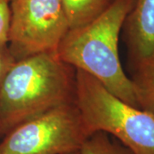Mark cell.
Wrapping results in <instances>:
<instances>
[{
	"instance_id": "obj_6",
	"label": "cell",
	"mask_w": 154,
	"mask_h": 154,
	"mask_svg": "<svg viewBox=\"0 0 154 154\" xmlns=\"http://www.w3.org/2000/svg\"><path fill=\"white\" fill-rule=\"evenodd\" d=\"M121 33L130 72L154 54V0H135Z\"/></svg>"
},
{
	"instance_id": "obj_11",
	"label": "cell",
	"mask_w": 154,
	"mask_h": 154,
	"mask_svg": "<svg viewBox=\"0 0 154 154\" xmlns=\"http://www.w3.org/2000/svg\"><path fill=\"white\" fill-rule=\"evenodd\" d=\"M16 62L8 46L0 47V85L3 82L8 70L11 69L12 64Z\"/></svg>"
},
{
	"instance_id": "obj_1",
	"label": "cell",
	"mask_w": 154,
	"mask_h": 154,
	"mask_svg": "<svg viewBox=\"0 0 154 154\" xmlns=\"http://www.w3.org/2000/svg\"><path fill=\"white\" fill-rule=\"evenodd\" d=\"M75 72L57 53L16 61L0 85V138L25 122L75 102Z\"/></svg>"
},
{
	"instance_id": "obj_8",
	"label": "cell",
	"mask_w": 154,
	"mask_h": 154,
	"mask_svg": "<svg viewBox=\"0 0 154 154\" xmlns=\"http://www.w3.org/2000/svg\"><path fill=\"white\" fill-rule=\"evenodd\" d=\"M115 0H62L69 29L88 24L102 15Z\"/></svg>"
},
{
	"instance_id": "obj_12",
	"label": "cell",
	"mask_w": 154,
	"mask_h": 154,
	"mask_svg": "<svg viewBox=\"0 0 154 154\" xmlns=\"http://www.w3.org/2000/svg\"><path fill=\"white\" fill-rule=\"evenodd\" d=\"M69 154H79V152H72V153H69Z\"/></svg>"
},
{
	"instance_id": "obj_3",
	"label": "cell",
	"mask_w": 154,
	"mask_h": 154,
	"mask_svg": "<svg viewBox=\"0 0 154 154\" xmlns=\"http://www.w3.org/2000/svg\"><path fill=\"white\" fill-rule=\"evenodd\" d=\"M75 103L90 135L102 131L134 154H154V116L124 102L96 78L79 69Z\"/></svg>"
},
{
	"instance_id": "obj_7",
	"label": "cell",
	"mask_w": 154,
	"mask_h": 154,
	"mask_svg": "<svg viewBox=\"0 0 154 154\" xmlns=\"http://www.w3.org/2000/svg\"><path fill=\"white\" fill-rule=\"evenodd\" d=\"M129 73L138 107L154 116V54Z\"/></svg>"
},
{
	"instance_id": "obj_5",
	"label": "cell",
	"mask_w": 154,
	"mask_h": 154,
	"mask_svg": "<svg viewBox=\"0 0 154 154\" xmlns=\"http://www.w3.org/2000/svg\"><path fill=\"white\" fill-rule=\"evenodd\" d=\"M7 46L16 61L57 53L69 30L62 0H10Z\"/></svg>"
},
{
	"instance_id": "obj_4",
	"label": "cell",
	"mask_w": 154,
	"mask_h": 154,
	"mask_svg": "<svg viewBox=\"0 0 154 154\" xmlns=\"http://www.w3.org/2000/svg\"><path fill=\"white\" fill-rule=\"evenodd\" d=\"M90 136L75 102L18 125L0 142V154H69Z\"/></svg>"
},
{
	"instance_id": "obj_2",
	"label": "cell",
	"mask_w": 154,
	"mask_h": 154,
	"mask_svg": "<svg viewBox=\"0 0 154 154\" xmlns=\"http://www.w3.org/2000/svg\"><path fill=\"white\" fill-rule=\"evenodd\" d=\"M134 3L135 0H115L94 21L69 29L57 54L75 69L96 78L119 99L138 107L132 82L122 69L118 52L122 25Z\"/></svg>"
},
{
	"instance_id": "obj_9",
	"label": "cell",
	"mask_w": 154,
	"mask_h": 154,
	"mask_svg": "<svg viewBox=\"0 0 154 154\" xmlns=\"http://www.w3.org/2000/svg\"><path fill=\"white\" fill-rule=\"evenodd\" d=\"M79 154H134L117 140H111L108 134L98 131L84 141Z\"/></svg>"
},
{
	"instance_id": "obj_10",
	"label": "cell",
	"mask_w": 154,
	"mask_h": 154,
	"mask_svg": "<svg viewBox=\"0 0 154 154\" xmlns=\"http://www.w3.org/2000/svg\"><path fill=\"white\" fill-rule=\"evenodd\" d=\"M10 19V0H0V47L5 46L8 43Z\"/></svg>"
}]
</instances>
